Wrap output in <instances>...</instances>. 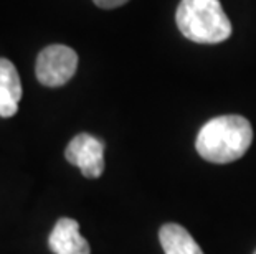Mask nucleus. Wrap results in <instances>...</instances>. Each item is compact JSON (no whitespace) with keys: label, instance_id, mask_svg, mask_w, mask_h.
I'll return each instance as SVG.
<instances>
[{"label":"nucleus","instance_id":"obj_1","mask_svg":"<svg viewBox=\"0 0 256 254\" xmlns=\"http://www.w3.org/2000/svg\"><path fill=\"white\" fill-rule=\"evenodd\" d=\"M253 140V129L242 116H220L210 119L200 129L197 152L212 164H230L246 154Z\"/></svg>","mask_w":256,"mask_h":254},{"label":"nucleus","instance_id":"obj_2","mask_svg":"<svg viewBox=\"0 0 256 254\" xmlns=\"http://www.w3.org/2000/svg\"><path fill=\"white\" fill-rule=\"evenodd\" d=\"M176 21L180 33L195 43L215 45L232 35V23L220 0H182Z\"/></svg>","mask_w":256,"mask_h":254},{"label":"nucleus","instance_id":"obj_3","mask_svg":"<svg viewBox=\"0 0 256 254\" xmlns=\"http://www.w3.org/2000/svg\"><path fill=\"white\" fill-rule=\"evenodd\" d=\"M78 68V55L70 46L50 45L40 51L36 58V79L48 88L66 84Z\"/></svg>","mask_w":256,"mask_h":254},{"label":"nucleus","instance_id":"obj_4","mask_svg":"<svg viewBox=\"0 0 256 254\" xmlns=\"http://www.w3.org/2000/svg\"><path fill=\"white\" fill-rule=\"evenodd\" d=\"M64 157L86 178H100L104 172V144L91 134H78L68 144Z\"/></svg>","mask_w":256,"mask_h":254},{"label":"nucleus","instance_id":"obj_5","mask_svg":"<svg viewBox=\"0 0 256 254\" xmlns=\"http://www.w3.org/2000/svg\"><path fill=\"white\" fill-rule=\"evenodd\" d=\"M48 246L55 254H90V245L80 235V225L73 218H60L53 226Z\"/></svg>","mask_w":256,"mask_h":254},{"label":"nucleus","instance_id":"obj_6","mask_svg":"<svg viewBox=\"0 0 256 254\" xmlns=\"http://www.w3.org/2000/svg\"><path fill=\"white\" fill-rule=\"evenodd\" d=\"M22 99V83L17 68L7 58H0V117L17 114Z\"/></svg>","mask_w":256,"mask_h":254},{"label":"nucleus","instance_id":"obj_7","mask_svg":"<svg viewBox=\"0 0 256 254\" xmlns=\"http://www.w3.org/2000/svg\"><path fill=\"white\" fill-rule=\"evenodd\" d=\"M159 238L166 254H204L188 231L177 223H167L162 226Z\"/></svg>","mask_w":256,"mask_h":254},{"label":"nucleus","instance_id":"obj_8","mask_svg":"<svg viewBox=\"0 0 256 254\" xmlns=\"http://www.w3.org/2000/svg\"><path fill=\"white\" fill-rule=\"evenodd\" d=\"M100 8H118L121 5L128 3L129 0H92Z\"/></svg>","mask_w":256,"mask_h":254},{"label":"nucleus","instance_id":"obj_9","mask_svg":"<svg viewBox=\"0 0 256 254\" xmlns=\"http://www.w3.org/2000/svg\"><path fill=\"white\" fill-rule=\"evenodd\" d=\"M254 254H256V251H254Z\"/></svg>","mask_w":256,"mask_h":254}]
</instances>
